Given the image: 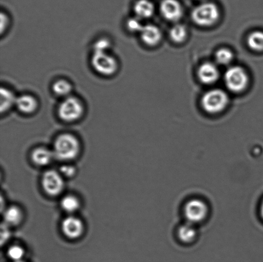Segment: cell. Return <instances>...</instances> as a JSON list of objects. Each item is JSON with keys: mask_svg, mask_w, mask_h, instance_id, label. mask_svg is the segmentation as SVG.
Listing matches in <instances>:
<instances>
[{"mask_svg": "<svg viewBox=\"0 0 263 262\" xmlns=\"http://www.w3.org/2000/svg\"><path fill=\"white\" fill-rule=\"evenodd\" d=\"M14 262H25V261H24L22 260V261H14Z\"/></svg>", "mask_w": 263, "mask_h": 262, "instance_id": "4dcf8cb0", "label": "cell"}, {"mask_svg": "<svg viewBox=\"0 0 263 262\" xmlns=\"http://www.w3.org/2000/svg\"><path fill=\"white\" fill-rule=\"evenodd\" d=\"M220 11L213 3H205L198 5L193 10L192 17L196 24L202 27H209L217 22Z\"/></svg>", "mask_w": 263, "mask_h": 262, "instance_id": "277c9868", "label": "cell"}, {"mask_svg": "<svg viewBox=\"0 0 263 262\" xmlns=\"http://www.w3.org/2000/svg\"><path fill=\"white\" fill-rule=\"evenodd\" d=\"M7 255L13 262L22 261L25 255V250L20 245H13L8 250Z\"/></svg>", "mask_w": 263, "mask_h": 262, "instance_id": "cb8c5ba5", "label": "cell"}, {"mask_svg": "<svg viewBox=\"0 0 263 262\" xmlns=\"http://www.w3.org/2000/svg\"><path fill=\"white\" fill-rule=\"evenodd\" d=\"M61 206L64 211L72 214L79 209L81 207V203L76 196L69 194L62 199Z\"/></svg>", "mask_w": 263, "mask_h": 262, "instance_id": "d6986e66", "label": "cell"}, {"mask_svg": "<svg viewBox=\"0 0 263 262\" xmlns=\"http://www.w3.org/2000/svg\"><path fill=\"white\" fill-rule=\"evenodd\" d=\"M15 106L23 114H30L37 110L38 102L32 95L23 94L17 97Z\"/></svg>", "mask_w": 263, "mask_h": 262, "instance_id": "4fadbf2b", "label": "cell"}, {"mask_svg": "<svg viewBox=\"0 0 263 262\" xmlns=\"http://www.w3.org/2000/svg\"><path fill=\"white\" fill-rule=\"evenodd\" d=\"M91 64L95 70L104 76H111L118 69L117 59L115 56L104 51H94Z\"/></svg>", "mask_w": 263, "mask_h": 262, "instance_id": "5b68a950", "label": "cell"}, {"mask_svg": "<svg viewBox=\"0 0 263 262\" xmlns=\"http://www.w3.org/2000/svg\"><path fill=\"white\" fill-rule=\"evenodd\" d=\"M141 19L138 17L130 18L127 22L128 30L131 32L137 33L141 32L144 25L141 22Z\"/></svg>", "mask_w": 263, "mask_h": 262, "instance_id": "d4e9b609", "label": "cell"}, {"mask_svg": "<svg viewBox=\"0 0 263 262\" xmlns=\"http://www.w3.org/2000/svg\"><path fill=\"white\" fill-rule=\"evenodd\" d=\"M140 33L143 42L151 46L157 45L162 37L161 31L153 25H144Z\"/></svg>", "mask_w": 263, "mask_h": 262, "instance_id": "7c38bea8", "label": "cell"}, {"mask_svg": "<svg viewBox=\"0 0 263 262\" xmlns=\"http://www.w3.org/2000/svg\"><path fill=\"white\" fill-rule=\"evenodd\" d=\"M247 45L251 50L263 51V32L255 31L247 38Z\"/></svg>", "mask_w": 263, "mask_h": 262, "instance_id": "44dd1931", "label": "cell"}, {"mask_svg": "<svg viewBox=\"0 0 263 262\" xmlns=\"http://www.w3.org/2000/svg\"><path fill=\"white\" fill-rule=\"evenodd\" d=\"M134 12L139 19H146L153 15L154 6L149 0H138L134 5Z\"/></svg>", "mask_w": 263, "mask_h": 262, "instance_id": "2e32d148", "label": "cell"}, {"mask_svg": "<svg viewBox=\"0 0 263 262\" xmlns=\"http://www.w3.org/2000/svg\"><path fill=\"white\" fill-rule=\"evenodd\" d=\"M170 36L175 43H180L186 38L187 30L182 25H175L170 31Z\"/></svg>", "mask_w": 263, "mask_h": 262, "instance_id": "7402d4cb", "label": "cell"}, {"mask_svg": "<svg viewBox=\"0 0 263 262\" xmlns=\"http://www.w3.org/2000/svg\"><path fill=\"white\" fill-rule=\"evenodd\" d=\"M184 212L187 222L195 225L206 219L209 214V208L202 200L193 199L185 204Z\"/></svg>", "mask_w": 263, "mask_h": 262, "instance_id": "52a82bcc", "label": "cell"}, {"mask_svg": "<svg viewBox=\"0 0 263 262\" xmlns=\"http://www.w3.org/2000/svg\"><path fill=\"white\" fill-rule=\"evenodd\" d=\"M9 18L7 15L4 13L1 14V33L6 31L8 26H9Z\"/></svg>", "mask_w": 263, "mask_h": 262, "instance_id": "83f0119b", "label": "cell"}, {"mask_svg": "<svg viewBox=\"0 0 263 262\" xmlns=\"http://www.w3.org/2000/svg\"><path fill=\"white\" fill-rule=\"evenodd\" d=\"M23 217L22 211L19 207H10L4 213L5 223L9 227L17 226L22 222Z\"/></svg>", "mask_w": 263, "mask_h": 262, "instance_id": "ac0fdd59", "label": "cell"}, {"mask_svg": "<svg viewBox=\"0 0 263 262\" xmlns=\"http://www.w3.org/2000/svg\"><path fill=\"white\" fill-rule=\"evenodd\" d=\"M55 158L53 151L48 150V148L40 147L35 149L31 155V158L33 163L37 166H46L52 161Z\"/></svg>", "mask_w": 263, "mask_h": 262, "instance_id": "5bb4252c", "label": "cell"}, {"mask_svg": "<svg viewBox=\"0 0 263 262\" xmlns=\"http://www.w3.org/2000/svg\"><path fill=\"white\" fill-rule=\"evenodd\" d=\"M9 226L7 224L2 225V242H4L5 240H7V238L9 237L10 235L9 230Z\"/></svg>", "mask_w": 263, "mask_h": 262, "instance_id": "f1b7e54d", "label": "cell"}, {"mask_svg": "<svg viewBox=\"0 0 263 262\" xmlns=\"http://www.w3.org/2000/svg\"><path fill=\"white\" fill-rule=\"evenodd\" d=\"M198 76L204 84H212L218 80L220 76L217 66L211 63H205L198 68Z\"/></svg>", "mask_w": 263, "mask_h": 262, "instance_id": "8fae6325", "label": "cell"}, {"mask_svg": "<svg viewBox=\"0 0 263 262\" xmlns=\"http://www.w3.org/2000/svg\"><path fill=\"white\" fill-rule=\"evenodd\" d=\"M111 44L110 41L106 38H102L96 41L94 45V51H104L108 52Z\"/></svg>", "mask_w": 263, "mask_h": 262, "instance_id": "484cf974", "label": "cell"}, {"mask_svg": "<svg viewBox=\"0 0 263 262\" xmlns=\"http://www.w3.org/2000/svg\"><path fill=\"white\" fill-rule=\"evenodd\" d=\"M84 107L82 102L74 96L66 97L59 105L58 115L61 120L67 123L76 122L84 114Z\"/></svg>", "mask_w": 263, "mask_h": 262, "instance_id": "3957f363", "label": "cell"}, {"mask_svg": "<svg viewBox=\"0 0 263 262\" xmlns=\"http://www.w3.org/2000/svg\"><path fill=\"white\" fill-rule=\"evenodd\" d=\"M76 169L73 166L69 165H65L61 167L60 173L63 176L70 177L73 176L76 174Z\"/></svg>", "mask_w": 263, "mask_h": 262, "instance_id": "4316f807", "label": "cell"}, {"mask_svg": "<svg viewBox=\"0 0 263 262\" xmlns=\"http://www.w3.org/2000/svg\"><path fill=\"white\" fill-rule=\"evenodd\" d=\"M42 186L46 194L51 196H57L62 193L64 189V181L60 172L48 170L43 174Z\"/></svg>", "mask_w": 263, "mask_h": 262, "instance_id": "ba28073f", "label": "cell"}, {"mask_svg": "<svg viewBox=\"0 0 263 262\" xmlns=\"http://www.w3.org/2000/svg\"><path fill=\"white\" fill-rule=\"evenodd\" d=\"M61 228L64 235L70 239L81 237L84 231L83 222L73 215H69L63 220Z\"/></svg>", "mask_w": 263, "mask_h": 262, "instance_id": "9c48e42d", "label": "cell"}, {"mask_svg": "<svg viewBox=\"0 0 263 262\" xmlns=\"http://www.w3.org/2000/svg\"><path fill=\"white\" fill-rule=\"evenodd\" d=\"M160 8L163 17L170 22H177L182 16L181 5L177 0H163Z\"/></svg>", "mask_w": 263, "mask_h": 262, "instance_id": "30bf717a", "label": "cell"}, {"mask_svg": "<svg viewBox=\"0 0 263 262\" xmlns=\"http://www.w3.org/2000/svg\"><path fill=\"white\" fill-rule=\"evenodd\" d=\"M261 214L262 217L263 218V200H262V204L261 205Z\"/></svg>", "mask_w": 263, "mask_h": 262, "instance_id": "f546056e", "label": "cell"}, {"mask_svg": "<svg viewBox=\"0 0 263 262\" xmlns=\"http://www.w3.org/2000/svg\"><path fill=\"white\" fill-rule=\"evenodd\" d=\"M233 53L228 48H221L216 53L215 58L221 65H228L233 61Z\"/></svg>", "mask_w": 263, "mask_h": 262, "instance_id": "603a6c76", "label": "cell"}, {"mask_svg": "<svg viewBox=\"0 0 263 262\" xmlns=\"http://www.w3.org/2000/svg\"><path fill=\"white\" fill-rule=\"evenodd\" d=\"M177 234L181 242L189 244L195 240L197 235V231L194 225L187 222L180 226L178 230Z\"/></svg>", "mask_w": 263, "mask_h": 262, "instance_id": "9a60e30c", "label": "cell"}, {"mask_svg": "<svg viewBox=\"0 0 263 262\" xmlns=\"http://www.w3.org/2000/svg\"><path fill=\"white\" fill-rule=\"evenodd\" d=\"M54 156L61 161H70L78 156L81 144L76 136L70 133L59 135L54 142Z\"/></svg>", "mask_w": 263, "mask_h": 262, "instance_id": "6da1fadb", "label": "cell"}, {"mask_svg": "<svg viewBox=\"0 0 263 262\" xmlns=\"http://www.w3.org/2000/svg\"><path fill=\"white\" fill-rule=\"evenodd\" d=\"M229 96L221 89H213L203 95L201 104L205 111L210 114H217L223 111L229 104Z\"/></svg>", "mask_w": 263, "mask_h": 262, "instance_id": "7a4b0ae2", "label": "cell"}, {"mask_svg": "<svg viewBox=\"0 0 263 262\" xmlns=\"http://www.w3.org/2000/svg\"><path fill=\"white\" fill-rule=\"evenodd\" d=\"M52 90L58 96L67 97L70 96L72 86L66 79H60L54 82Z\"/></svg>", "mask_w": 263, "mask_h": 262, "instance_id": "ffe728a7", "label": "cell"}, {"mask_svg": "<svg viewBox=\"0 0 263 262\" xmlns=\"http://www.w3.org/2000/svg\"><path fill=\"white\" fill-rule=\"evenodd\" d=\"M0 111L1 113L7 112L16 103L17 97L9 89L2 87L0 91Z\"/></svg>", "mask_w": 263, "mask_h": 262, "instance_id": "e0dca14e", "label": "cell"}, {"mask_svg": "<svg viewBox=\"0 0 263 262\" xmlns=\"http://www.w3.org/2000/svg\"><path fill=\"white\" fill-rule=\"evenodd\" d=\"M224 80L231 91L240 92L246 89L249 84V76L243 68L233 66L226 72Z\"/></svg>", "mask_w": 263, "mask_h": 262, "instance_id": "8992f818", "label": "cell"}]
</instances>
